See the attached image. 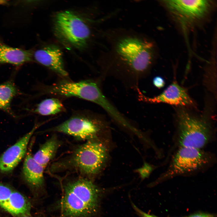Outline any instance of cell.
<instances>
[{
  "mask_svg": "<svg viewBox=\"0 0 217 217\" xmlns=\"http://www.w3.org/2000/svg\"><path fill=\"white\" fill-rule=\"evenodd\" d=\"M117 51L120 60L105 67L107 77L119 80L127 88L139 89V81L147 75L153 60V46L134 38L122 40Z\"/></svg>",
  "mask_w": 217,
  "mask_h": 217,
  "instance_id": "cell-1",
  "label": "cell"
},
{
  "mask_svg": "<svg viewBox=\"0 0 217 217\" xmlns=\"http://www.w3.org/2000/svg\"><path fill=\"white\" fill-rule=\"evenodd\" d=\"M99 197V188L86 179L68 182L60 203L62 217H91L98 211Z\"/></svg>",
  "mask_w": 217,
  "mask_h": 217,
  "instance_id": "cell-2",
  "label": "cell"
},
{
  "mask_svg": "<svg viewBox=\"0 0 217 217\" xmlns=\"http://www.w3.org/2000/svg\"><path fill=\"white\" fill-rule=\"evenodd\" d=\"M176 138L179 147L202 149L212 140L214 133L205 120L182 110L178 114Z\"/></svg>",
  "mask_w": 217,
  "mask_h": 217,
  "instance_id": "cell-3",
  "label": "cell"
},
{
  "mask_svg": "<svg viewBox=\"0 0 217 217\" xmlns=\"http://www.w3.org/2000/svg\"><path fill=\"white\" fill-rule=\"evenodd\" d=\"M46 92L65 97H75L93 102L101 107L107 113L114 106L103 93L98 82L85 80L77 82L63 81L48 87Z\"/></svg>",
  "mask_w": 217,
  "mask_h": 217,
  "instance_id": "cell-4",
  "label": "cell"
},
{
  "mask_svg": "<svg viewBox=\"0 0 217 217\" xmlns=\"http://www.w3.org/2000/svg\"><path fill=\"white\" fill-rule=\"evenodd\" d=\"M215 159L213 155L202 149L179 147L161 178L202 171L212 165Z\"/></svg>",
  "mask_w": 217,
  "mask_h": 217,
  "instance_id": "cell-5",
  "label": "cell"
},
{
  "mask_svg": "<svg viewBox=\"0 0 217 217\" xmlns=\"http://www.w3.org/2000/svg\"><path fill=\"white\" fill-rule=\"evenodd\" d=\"M54 30L61 40L80 49L87 46L90 30L84 20L74 12L61 11L56 15Z\"/></svg>",
  "mask_w": 217,
  "mask_h": 217,
  "instance_id": "cell-6",
  "label": "cell"
},
{
  "mask_svg": "<svg viewBox=\"0 0 217 217\" xmlns=\"http://www.w3.org/2000/svg\"><path fill=\"white\" fill-rule=\"evenodd\" d=\"M106 157L107 151L104 146L91 139L75 151L69 162L73 168L82 174L92 175L99 171Z\"/></svg>",
  "mask_w": 217,
  "mask_h": 217,
  "instance_id": "cell-7",
  "label": "cell"
},
{
  "mask_svg": "<svg viewBox=\"0 0 217 217\" xmlns=\"http://www.w3.org/2000/svg\"><path fill=\"white\" fill-rule=\"evenodd\" d=\"M99 118V115L93 114L74 115L55 126L52 130L80 140H91L99 130L102 123Z\"/></svg>",
  "mask_w": 217,
  "mask_h": 217,
  "instance_id": "cell-8",
  "label": "cell"
},
{
  "mask_svg": "<svg viewBox=\"0 0 217 217\" xmlns=\"http://www.w3.org/2000/svg\"><path fill=\"white\" fill-rule=\"evenodd\" d=\"M164 3L171 14L181 23H192L201 19L211 8L210 1L166 0Z\"/></svg>",
  "mask_w": 217,
  "mask_h": 217,
  "instance_id": "cell-9",
  "label": "cell"
},
{
  "mask_svg": "<svg viewBox=\"0 0 217 217\" xmlns=\"http://www.w3.org/2000/svg\"><path fill=\"white\" fill-rule=\"evenodd\" d=\"M137 91L138 99L140 101L149 103H164L179 106L190 105L193 103L186 90L175 82H173L161 93L152 98L145 96L140 90Z\"/></svg>",
  "mask_w": 217,
  "mask_h": 217,
  "instance_id": "cell-10",
  "label": "cell"
},
{
  "mask_svg": "<svg viewBox=\"0 0 217 217\" xmlns=\"http://www.w3.org/2000/svg\"><path fill=\"white\" fill-rule=\"evenodd\" d=\"M36 125L14 145L7 149L0 157V171L7 173L12 170L25 154L29 141L38 127Z\"/></svg>",
  "mask_w": 217,
  "mask_h": 217,
  "instance_id": "cell-11",
  "label": "cell"
},
{
  "mask_svg": "<svg viewBox=\"0 0 217 217\" xmlns=\"http://www.w3.org/2000/svg\"><path fill=\"white\" fill-rule=\"evenodd\" d=\"M34 56L37 61L60 76L68 75L64 67L62 53L58 47L53 45L46 46L36 50Z\"/></svg>",
  "mask_w": 217,
  "mask_h": 217,
  "instance_id": "cell-12",
  "label": "cell"
},
{
  "mask_svg": "<svg viewBox=\"0 0 217 217\" xmlns=\"http://www.w3.org/2000/svg\"><path fill=\"white\" fill-rule=\"evenodd\" d=\"M28 150L24 161L23 174L25 180L31 187L36 189L42 187L44 183L45 168L34 159Z\"/></svg>",
  "mask_w": 217,
  "mask_h": 217,
  "instance_id": "cell-13",
  "label": "cell"
},
{
  "mask_svg": "<svg viewBox=\"0 0 217 217\" xmlns=\"http://www.w3.org/2000/svg\"><path fill=\"white\" fill-rule=\"evenodd\" d=\"M0 206L12 215L20 216L30 214L31 204L22 194L13 190L8 198Z\"/></svg>",
  "mask_w": 217,
  "mask_h": 217,
  "instance_id": "cell-14",
  "label": "cell"
},
{
  "mask_svg": "<svg viewBox=\"0 0 217 217\" xmlns=\"http://www.w3.org/2000/svg\"><path fill=\"white\" fill-rule=\"evenodd\" d=\"M32 55L29 51L11 47L0 43V63L18 65L31 61Z\"/></svg>",
  "mask_w": 217,
  "mask_h": 217,
  "instance_id": "cell-15",
  "label": "cell"
},
{
  "mask_svg": "<svg viewBox=\"0 0 217 217\" xmlns=\"http://www.w3.org/2000/svg\"><path fill=\"white\" fill-rule=\"evenodd\" d=\"M60 143L55 136H53L42 144L33 157L45 168L54 157Z\"/></svg>",
  "mask_w": 217,
  "mask_h": 217,
  "instance_id": "cell-16",
  "label": "cell"
},
{
  "mask_svg": "<svg viewBox=\"0 0 217 217\" xmlns=\"http://www.w3.org/2000/svg\"><path fill=\"white\" fill-rule=\"evenodd\" d=\"M64 106L58 99L48 98L44 99L37 105L34 112L44 116L55 115L64 110Z\"/></svg>",
  "mask_w": 217,
  "mask_h": 217,
  "instance_id": "cell-17",
  "label": "cell"
},
{
  "mask_svg": "<svg viewBox=\"0 0 217 217\" xmlns=\"http://www.w3.org/2000/svg\"><path fill=\"white\" fill-rule=\"evenodd\" d=\"M17 92L15 87L11 83L0 85V109L13 114L10 108V103Z\"/></svg>",
  "mask_w": 217,
  "mask_h": 217,
  "instance_id": "cell-18",
  "label": "cell"
},
{
  "mask_svg": "<svg viewBox=\"0 0 217 217\" xmlns=\"http://www.w3.org/2000/svg\"><path fill=\"white\" fill-rule=\"evenodd\" d=\"M13 190L9 187L0 183V204L8 198Z\"/></svg>",
  "mask_w": 217,
  "mask_h": 217,
  "instance_id": "cell-19",
  "label": "cell"
},
{
  "mask_svg": "<svg viewBox=\"0 0 217 217\" xmlns=\"http://www.w3.org/2000/svg\"><path fill=\"white\" fill-rule=\"evenodd\" d=\"M153 170V167L147 164H145L143 167L139 169L141 176L143 178L148 176Z\"/></svg>",
  "mask_w": 217,
  "mask_h": 217,
  "instance_id": "cell-20",
  "label": "cell"
},
{
  "mask_svg": "<svg viewBox=\"0 0 217 217\" xmlns=\"http://www.w3.org/2000/svg\"><path fill=\"white\" fill-rule=\"evenodd\" d=\"M153 82L154 86L159 88L163 87L165 84L164 79L159 76L154 77L153 80Z\"/></svg>",
  "mask_w": 217,
  "mask_h": 217,
  "instance_id": "cell-21",
  "label": "cell"
},
{
  "mask_svg": "<svg viewBox=\"0 0 217 217\" xmlns=\"http://www.w3.org/2000/svg\"><path fill=\"white\" fill-rule=\"evenodd\" d=\"M188 217H215L214 215L206 213H197L190 215Z\"/></svg>",
  "mask_w": 217,
  "mask_h": 217,
  "instance_id": "cell-22",
  "label": "cell"
},
{
  "mask_svg": "<svg viewBox=\"0 0 217 217\" xmlns=\"http://www.w3.org/2000/svg\"><path fill=\"white\" fill-rule=\"evenodd\" d=\"M19 217H32L30 215V214H26L25 215H21Z\"/></svg>",
  "mask_w": 217,
  "mask_h": 217,
  "instance_id": "cell-23",
  "label": "cell"
}]
</instances>
